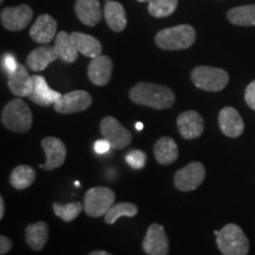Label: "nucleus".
Returning <instances> with one entry per match:
<instances>
[{"label": "nucleus", "mask_w": 255, "mask_h": 255, "mask_svg": "<svg viewBox=\"0 0 255 255\" xmlns=\"http://www.w3.org/2000/svg\"><path fill=\"white\" fill-rule=\"evenodd\" d=\"M114 64L108 56H98L89 64L88 76L92 84L97 87H104L111 79Z\"/></svg>", "instance_id": "nucleus-16"}, {"label": "nucleus", "mask_w": 255, "mask_h": 255, "mask_svg": "<svg viewBox=\"0 0 255 255\" xmlns=\"http://www.w3.org/2000/svg\"><path fill=\"white\" fill-rule=\"evenodd\" d=\"M156 161L159 164L168 165L174 163L178 157V148L176 142L171 137H161L154 145Z\"/></svg>", "instance_id": "nucleus-22"}, {"label": "nucleus", "mask_w": 255, "mask_h": 255, "mask_svg": "<svg viewBox=\"0 0 255 255\" xmlns=\"http://www.w3.org/2000/svg\"><path fill=\"white\" fill-rule=\"evenodd\" d=\"M59 58L55 46L44 45L34 49L26 58L27 68L32 71H43L51 63Z\"/></svg>", "instance_id": "nucleus-18"}, {"label": "nucleus", "mask_w": 255, "mask_h": 255, "mask_svg": "<svg viewBox=\"0 0 255 255\" xmlns=\"http://www.w3.org/2000/svg\"><path fill=\"white\" fill-rule=\"evenodd\" d=\"M101 132L105 139L110 142L114 149H124L132 141L131 133L119 121L108 116L101 122Z\"/></svg>", "instance_id": "nucleus-8"}, {"label": "nucleus", "mask_w": 255, "mask_h": 255, "mask_svg": "<svg viewBox=\"0 0 255 255\" xmlns=\"http://www.w3.org/2000/svg\"><path fill=\"white\" fill-rule=\"evenodd\" d=\"M116 195L110 188L96 187L87 191L84 197V210L91 218L105 215L114 206Z\"/></svg>", "instance_id": "nucleus-6"}, {"label": "nucleus", "mask_w": 255, "mask_h": 255, "mask_svg": "<svg viewBox=\"0 0 255 255\" xmlns=\"http://www.w3.org/2000/svg\"><path fill=\"white\" fill-rule=\"evenodd\" d=\"M245 101L251 109L255 110V81L247 85L246 90H245Z\"/></svg>", "instance_id": "nucleus-33"}, {"label": "nucleus", "mask_w": 255, "mask_h": 255, "mask_svg": "<svg viewBox=\"0 0 255 255\" xmlns=\"http://www.w3.org/2000/svg\"><path fill=\"white\" fill-rule=\"evenodd\" d=\"M137 1H139V2H151L152 0H137Z\"/></svg>", "instance_id": "nucleus-39"}, {"label": "nucleus", "mask_w": 255, "mask_h": 255, "mask_svg": "<svg viewBox=\"0 0 255 255\" xmlns=\"http://www.w3.org/2000/svg\"><path fill=\"white\" fill-rule=\"evenodd\" d=\"M206 178V169L201 162H191L186 167L177 170L174 176L175 187L181 191L195 190Z\"/></svg>", "instance_id": "nucleus-7"}, {"label": "nucleus", "mask_w": 255, "mask_h": 255, "mask_svg": "<svg viewBox=\"0 0 255 255\" xmlns=\"http://www.w3.org/2000/svg\"><path fill=\"white\" fill-rule=\"evenodd\" d=\"M135 128H136V130H142V129H143V124H142L141 122L136 123V126H135Z\"/></svg>", "instance_id": "nucleus-38"}, {"label": "nucleus", "mask_w": 255, "mask_h": 255, "mask_svg": "<svg viewBox=\"0 0 255 255\" xmlns=\"http://www.w3.org/2000/svg\"><path fill=\"white\" fill-rule=\"evenodd\" d=\"M196 32L193 26L187 24L164 28L156 34L155 43L159 49L176 51L186 50L195 43Z\"/></svg>", "instance_id": "nucleus-2"}, {"label": "nucleus", "mask_w": 255, "mask_h": 255, "mask_svg": "<svg viewBox=\"0 0 255 255\" xmlns=\"http://www.w3.org/2000/svg\"><path fill=\"white\" fill-rule=\"evenodd\" d=\"M49 239V227L46 222L39 221L31 223L25 229V240L28 247L33 251H41Z\"/></svg>", "instance_id": "nucleus-23"}, {"label": "nucleus", "mask_w": 255, "mask_h": 255, "mask_svg": "<svg viewBox=\"0 0 255 255\" xmlns=\"http://www.w3.org/2000/svg\"><path fill=\"white\" fill-rule=\"evenodd\" d=\"M33 87H32L31 94L28 95V100L33 102L40 107H50L55 105L56 102L62 97V94L52 90L41 76H33Z\"/></svg>", "instance_id": "nucleus-15"}, {"label": "nucleus", "mask_w": 255, "mask_h": 255, "mask_svg": "<svg viewBox=\"0 0 255 255\" xmlns=\"http://www.w3.org/2000/svg\"><path fill=\"white\" fill-rule=\"evenodd\" d=\"M227 18L229 23L237 26H255V4L231 8Z\"/></svg>", "instance_id": "nucleus-26"}, {"label": "nucleus", "mask_w": 255, "mask_h": 255, "mask_svg": "<svg viewBox=\"0 0 255 255\" xmlns=\"http://www.w3.org/2000/svg\"><path fill=\"white\" fill-rule=\"evenodd\" d=\"M138 213V208L136 205L131 202H121L117 205H114L108 210L105 214V222L108 225H113L122 216H128V218H133Z\"/></svg>", "instance_id": "nucleus-28"}, {"label": "nucleus", "mask_w": 255, "mask_h": 255, "mask_svg": "<svg viewBox=\"0 0 255 255\" xmlns=\"http://www.w3.org/2000/svg\"><path fill=\"white\" fill-rule=\"evenodd\" d=\"M71 38L78 52L89 58H96L102 55V44L97 38L82 32H72Z\"/></svg>", "instance_id": "nucleus-24"}, {"label": "nucleus", "mask_w": 255, "mask_h": 255, "mask_svg": "<svg viewBox=\"0 0 255 255\" xmlns=\"http://www.w3.org/2000/svg\"><path fill=\"white\" fill-rule=\"evenodd\" d=\"M104 17L107 24L115 32H122L127 26L126 9L119 1H114V0L105 1Z\"/></svg>", "instance_id": "nucleus-21"}, {"label": "nucleus", "mask_w": 255, "mask_h": 255, "mask_svg": "<svg viewBox=\"0 0 255 255\" xmlns=\"http://www.w3.org/2000/svg\"><path fill=\"white\" fill-rule=\"evenodd\" d=\"M111 148H113V146H111L110 142L108 141V139H105V138L98 139V141H96L95 144H94V150L100 155L107 154L108 151H110Z\"/></svg>", "instance_id": "nucleus-34"}, {"label": "nucleus", "mask_w": 255, "mask_h": 255, "mask_svg": "<svg viewBox=\"0 0 255 255\" xmlns=\"http://www.w3.org/2000/svg\"><path fill=\"white\" fill-rule=\"evenodd\" d=\"M219 127L223 135L232 138L241 136L245 130V123L237 109L226 107L219 114Z\"/></svg>", "instance_id": "nucleus-14"}, {"label": "nucleus", "mask_w": 255, "mask_h": 255, "mask_svg": "<svg viewBox=\"0 0 255 255\" xmlns=\"http://www.w3.org/2000/svg\"><path fill=\"white\" fill-rule=\"evenodd\" d=\"M30 36L36 43L49 44L57 37V21L49 14L39 15L32 25Z\"/></svg>", "instance_id": "nucleus-17"}, {"label": "nucleus", "mask_w": 255, "mask_h": 255, "mask_svg": "<svg viewBox=\"0 0 255 255\" xmlns=\"http://www.w3.org/2000/svg\"><path fill=\"white\" fill-rule=\"evenodd\" d=\"M5 214V201L2 199V196H0V219L4 218Z\"/></svg>", "instance_id": "nucleus-36"}, {"label": "nucleus", "mask_w": 255, "mask_h": 255, "mask_svg": "<svg viewBox=\"0 0 255 255\" xmlns=\"http://www.w3.org/2000/svg\"><path fill=\"white\" fill-rule=\"evenodd\" d=\"M2 1H4V0H0V2H2Z\"/></svg>", "instance_id": "nucleus-40"}, {"label": "nucleus", "mask_w": 255, "mask_h": 255, "mask_svg": "<svg viewBox=\"0 0 255 255\" xmlns=\"http://www.w3.org/2000/svg\"><path fill=\"white\" fill-rule=\"evenodd\" d=\"M12 240L8 237H5V235H1L0 237V254L5 255L7 254L12 248Z\"/></svg>", "instance_id": "nucleus-35"}, {"label": "nucleus", "mask_w": 255, "mask_h": 255, "mask_svg": "<svg viewBox=\"0 0 255 255\" xmlns=\"http://www.w3.org/2000/svg\"><path fill=\"white\" fill-rule=\"evenodd\" d=\"M216 244L223 255H247L250 241L244 231L235 223H228L215 232Z\"/></svg>", "instance_id": "nucleus-3"}, {"label": "nucleus", "mask_w": 255, "mask_h": 255, "mask_svg": "<svg viewBox=\"0 0 255 255\" xmlns=\"http://www.w3.org/2000/svg\"><path fill=\"white\" fill-rule=\"evenodd\" d=\"M89 255H111V254L108 253V252H105V251H95Z\"/></svg>", "instance_id": "nucleus-37"}, {"label": "nucleus", "mask_w": 255, "mask_h": 255, "mask_svg": "<svg viewBox=\"0 0 255 255\" xmlns=\"http://www.w3.org/2000/svg\"><path fill=\"white\" fill-rule=\"evenodd\" d=\"M36 180V171L30 165H18L13 169L9 176V182L17 190H24L32 186Z\"/></svg>", "instance_id": "nucleus-27"}, {"label": "nucleus", "mask_w": 255, "mask_h": 255, "mask_svg": "<svg viewBox=\"0 0 255 255\" xmlns=\"http://www.w3.org/2000/svg\"><path fill=\"white\" fill-rule=\"evenodd\" d=\"M177 128L181 136L186 139H195L203 133L205 122L197 111H184L177 117Z\"/></svg>", "instance_id": "nucleus-13"}, {"label": "nucleus", "mask_w": 255, "mask_h": 255, "mask_svg": "<svg viewBox=\"0 0 255 255\" xmlns=\"http://www.w3.org/2000/svg\"><path fill=\"white\" fill-rule=\"evenodd\" d=\"M75 12L79 20L88 26H95L102 19L100 0H76Z\"/></svg>", "instance_id": "nucleus-20"}, {"label": "nucleus", "mask_w": 255, "mask_h": 255, "mask_svg": "<svg viewBox=\"0 0 255 255\" xmlns=\"http://www.w3.org/2000/svg\"><path fill=\"white\" fill-rule=\"evenodd\" d=\"M41 146L46 155V161L39 167L44 170H53L62 167L66 158V146L62 139L57 137H45L41 141Z\"/></svg>", "instance_id": "nucleus-12"}, {"label": "nucleus", "mask_w": 255, "mask_h": 255, "mask_svg": "<svg viewBox=\"0 0 255 255\" xmlns=\"http://www.w3.org/2000/svg\"><path fill=\"white\" fill-rule=\"evenodd\" d=\"M19 64L15 59V57L12 53H5L2 56V69L6 72V75L9 76L18 69Z\"/></svg>", "instance_id": "nucleus-32"}, {"label": "nucleus", "mask_w": 255, "mask_h": 255, "mask_svg": "<svg viewBox=\"0 0 255 255\" xmlns=\"http://www.w3.org/2000/svg\"><path fill=\"white\" fill-rule=\"evenodd\" d=\"M191 81L196 88L201 90L216 92L227 87L229 75L223 69L212 68V66H196L191 71Z\"/></svg>", "instance_id": "nucleus-5"}, {"label": "nucleus", "mask_w": 255, "mask_h": 255, "mask_svg": "<svg viewBox=\"0 0 255 255\" xmlns=\"http://www.w3.org/2000/svg\"><path fill=\"white\" fill-rule=\"evenodd\" d=\"M7 77V84L12 94L18 97H28L33 87V79L24 65L19 64L18 69Z\"/></svg>", "instance_id": "nucleus-19"}, {"label": "nucleus", "mask_w": 255, "mask_h": 255, "mask_svg": "<svg viewBox=\"0 0 255 255\" xmlns=\"http://www.w3.org/2000/svg\"><path fill=\"white\" fill-rule=\"evenodd\" d=\"M53 212L55 214L64 221L71 222L77 216L81 214L83 210V205L81 202H71L68 205H62V203H53Z\"/></svg>", "instance_id": "nucleus-30"}, {"label": "nucleus", "mask_w": 255, "mask_h": 255, "mask_svg": "<svg viewBox=\"0 0 255 255\" xmlns=\"http://www.w3.org/2000/svg\"><path fill=\"white\" fill-rule=\"evenodd\" d=\"M178 0H152L149 2L148 11L155 18H165L171 15L177 8Z\"/></svg>", "instance_id": "nucleus-29"}, {"label": "nucleus", "mask_w": 255, "mask_h": 255, "mask_svg": "<svg viewBox=\"0 0 255 255\" xmlns=\"http://www.w3.org/2000/svg\"><path fill=\"white\" fill-rule=\"evenodd\" d=\"M32 113L30 107L24 101L13 100L5 105L1 113V123L7 130L23 133L31 129Z\"/></svg>", "instance_id": "nucleus-4"}, {"label": "nucleus", "mask_w": 255, "mask_h": 255, "mask_svg": "<svg viewBox=\"0 0 255 255\" xmlns=\"http://www.w3.org/2000/svg\"><path fill=\"white\" fill-rule=\"evenodd\" d=\"M55 47L58 52L59 58L65 63H73L78 58V50L73 43L71 34L60 31L55 38Z\"/></svg>", "instance_id": "nucleus-25"}, {"label": "nucleus", "mask_w": 255, "mask_h": 255, "mask_svg": "<svg viewBox=\"0 0 255 255\" xmlns=\"http://www.w3.org/2000/svg\"><path fill=\"white\" fill-rule=\"evenodd\" d=\"M91 104L92 98L89 92L84 90H75L63 95L53 107L57 113L69 115L87 110Z\"/></svg>", "instance_id": "nucleus-9"}, {"label": "nucleus", "mask_w": 255, "mask_h": 255, "mask_svg": "<svg viewBox=\"0 0 255 255\" xmlns=\"http://www.w3.org/2000/svg\"><path fill=\"white\" fill-rule=\"evenodd\" d=\"M142 247L146 255H168L169 241L163 226L158 223L149 226Z\"/></svg>", "instance_id": "nucleus-11"}, {"label": "nucleus", "mask_w": 255, "mask_h": 255, "mask_svg": "<svg viewBox=\"0 0 255 255\" xmlns=\"http://www.w3.org/2000/svg\"><path fill=\"white\" fill-rule=\"evenodd\" d=\"M129 96L133 103L157 110L169 109L175 103V94L170 88L154 83H138Z\"/></svg>", "instance_id": "nucleus-1"}, {"label": "nucleus", "mask_w": 255, "mask_h": 255, "mask_svg": "<svg viewBox=\"0 0 255 255\" xmlns=\"http://www.w3.org/2000/svg\"><path fill=\"white\" fill-rule=\"evenodd\" d=\"M126 161L130 167L138 170V169L144 168L146 163V155L142 150H131L127 154Z\"/></svg>", "instance_id": "nucleus-31"}, {"label": "nucleus", "mask_w": 255, "mask_h": 255, "mask_svg": "<svg viewBox=\"0 0 255 255\" xmlns=\"http://www.w3.org/2000/svg\"><path fill=\"white\" fill-rule=\"evenodd\" d=\"M32 18H33V9L25 4L15 7H5L0 13L2 26L9 31L23 30L31 23Z\"/></svg>", "instance_id": "nucleus-10"}]
</instances>
